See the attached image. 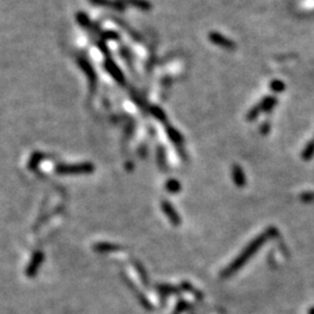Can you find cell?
I'll list each match as a JSON object with an SVG mask.
<instances>
[{
  "label": "cell",
  "mask_w": 314,
  "mask_h": 314,
  "mask_svg": "<svg viewBox=\"0 0 314 314\" xmlns=\"http://www.w3.org/2000/svg\"><path fill=\"white\" fill-rule=\"evenodd\" d=\"M211 39H212V41L214 42V43H218V44H221V45H226V47H228V45H231L230 42L227 41V39L222 38V36L219 35V34H212Z\"/></svg>",
  "instance_id": "cell-1"
}]
</instances>
